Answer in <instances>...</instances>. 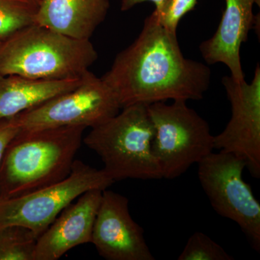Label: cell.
<instances>
[{
  "label": "cell",
  "mask_w": 260,
  "mask_h": 260,
  "mask_svg": "<svg viewBox=\"0 0 260 260\" xmlns=\"http://www.w3.org/2000/svg\"><path fill=\"white\" fill-rule=\"evenodd\" d=\"M102 78L122 109L168 100H201L209 88L211 70L184 57L177 32L162 27L152 13L138 37L116 56Z\"/></svg>",
  "instance_id": "1"
},
{
  "label": "cell",
  "mask_w": 260,
  "mask_h": 260,
  "mask_svg": "<svg viewBox=\"0 0 260 260\" xmlns=\"http://www.w3.org/2000/svg\"><path fill=\"white\" fill-rule=\"evenodd\" d=\"M85 129H20L7 147L0 166V200L28 194L68 177Z\"/></svg>",
  "instance_id": "2"
},
{
  "label": "cell",
  "mask_w": 260,
  "mask_h": 260,
  "mask_svg": "<svg viewBox=\"0 0 260 260\" xmlns=\"http://www.w3.org/2000/svg\"><path fill=\"white\" fill-rule=\"evenodd\" d=\"M97 58L90 40L73 39L34 24L3 41L0 75L34 80L78 79Z\"/></svg>",
  "instance_id": "3"
},
{
  "label": "cell",
  "mask_w": 260,
  "mask_h": 260,
  "mask_svg": "<svg viewBox=\"0 0 260 260\" xmlns=\"http://www.w3.org/2000/svg\"><path fill=\"white\" fill-rule=\"evenodd\" d=\"M154 134L148 105L133 104L91 128L83 142L100 157L103 169L114 182L153 180L162 179L152 148Z\"/></svg>",
  "instance_id": "4"
},
{
  "label": "cell",
  "mask_w": 260,
  "mask_h": 260,
  "mask_svg": "<svg viewBox=\"0 0 260 260\" xmlns=\"http://www.w3.org/2000/svg\"><path fill=\"white\" fill-rule=\"evenodd\" d=\"M148 109L155 132L152 148L162 178L179 177L213 153L209 124L186 101L153 103Z\"/></svg>",
  "instance_id": "5"
},
{
  "label": "cell",
  "mask_w": 260,
  "mask_h": 260,
  "mask_svg": "<svg viewBox=\"0 0 260 260\" xmlns=\"http://www.w3.org/2000/svg\"><path fill=\"white\" fill-rule=\"evenodd\" d=\"M114 181L104 169L75 160L65 179L16 198L0 200V228L21 225L41 235L85 191L105 190Z\"/></svg>",
  "instance_id": "6"
},
{
  "label": "cell",
  "mask_w": 260,
  "mask_h": 260,
  "mask_svg": "<svg viewBox=\"0 0 260 260\" xmlns=\"http://www.w3.org/2000/svg\"><path fill=\"white\" fill-rule=\"evenodd\" d=\"M198 179L211 206L232 220L260 251V204L243 179L246 168L242 158L227 152L211 153L198 162Z\"/></svg>",
  "instance_id": "7"
},
{
  "label": "cell",
  "mask_w": 260,
  "mask_h": 260,
  "mask_svg": "<svg viewBox=\"0 0 260 260\" xmlns=\"http://www.w3.org/2000/svg\"><path fill=\"white\" fill-rule=\"evenodd\" d=\"M115 93L90 71L75 88L15 116L21 129L82 126L93 128L120 112Z\"/></svg>",
  "instance_id": "8"
},
{
  "label": "cell",
  "mask_w": 260,
  "mask_h": 260,
  "mask_svg": "<svg viewBox=\"0 0 260 260\" xmlns=\"http://www.w3.org/2000/svg\"><path fill=\"white\" fill-rule=\"evenodd\" d=\"M222 84L232 106L225 129L214 136V149L242 158L253 177H260V67L250 83L225 76Z\"/></svg>",
  "instance_id": "9"
},
{
  "label": "cell",
  "mask_w": 260,
  "mask_h": 260,
  "mask_svg": "<svg viewBox=\"0 0 260 260\" xmlns=\"http://www.w3.org/2000/svg\"><path fill=\"white\" fill-rule=\"evenodd\" d=\"M91 243L107 260L155 259L143 228L130 215L129 200L107 189L102 192Z\"/></svg>",
  "instance_id": "10"
},
{
  "label": "cell",
  "mask_w": 260,
  "mask_h": 260,
  "mask_svg": "<svg viewBox=\"0 0 260 260\" xmlns=\"http://www.w3.org/2000/svg\"><path fill=\"white\" fill-rule=\"evenodd\" d=\"M102 190L92 189L61 212L38 239L34 260L60 259L70 249L91 243Z\"/></svg>",
  "instance_id": "11"
},
{
  "label": "cell",
  "mask_w": 260,
  "mask_h": 260,
  "mask_svg": "<svg viewBox=\"0 0 260 260\" xmlns=\"http://www.w3.org/2000/svg\"><path fill=\"white\" fill-rule=\"evenodd\" d=\"M256 0H225V8L216 31L200 45L208 64L223 63L238 82L245 80L241 62L240 49L256 19L253 8Z\"/></svg>",
  "instance_id": "12"
},
{
  "label": "cell",
  "mask_w": 260,
  "mask_h": 260,
  "mask_svg": "<svg viewBox=\"0 0 260 260\" xmlns=\"http://www.w3.org/2000/svg\"><path fill=\"white\" fill-rule=\"evenodd\" d=\"M109 8V0H41L36 24L73 39L90 40Z\"/></svg>",
  "instance_id": "13"
},
{
  "label": "cell",
  "mask_w": 260,
  "mask_h": 260,
  "mask_svg": "<svg viewBox=\"0 0 260 260\" xmlns=\"http://www.w3.org/2000/svg\"><path fill=\"white\" fill-rule=\"evenodd\" d=\"M83 77L73 80H43L0 75V119L14 117L75 88L81 83Z\"/></svg>",
  "instance_id": "14"
},
{
  "label": "cell",
  "mask_w": 260,
  "mask_h": 260,
  "mask_svg": "<svg viewBox=\"0 0 260 260\" xmlns=\"http://www.w3.org/2000/svg\"><path fill=\"white\" fill-rule=\"evenodd\" d=\"M41 0H0V40L36 24Z\"/></svg>",
  "instance_id": "15"
},
{
  "label": "cell",
  "mask_w": 260,
  "mask_h": 260,
  "mask_svg": "<svg viewBox=\"0 0 260 260\" xmlns=\"http://www.w3.org/2000/svg\"><path fill=\"white\" fill-rule=\"evenodd\" d=\"M39 236L28 228H0V260H34Z\"/></svg>",
  "instance_id": "16"
},
{
  "label": "cell",
  "mask_w": 260,
  "mask_h": 260,
  "mask_svg": "<svg viewBox=\"0 0 260 260\" xmlns=\"http://www.w3.org/2000/svg\"><path fill=\"white\" fill-rule=\"evenodd\" d=\"M178 260H234L218 243L202 232H195L188 239Z\"/></svg>",
  "instance_id": "17"
},
{
  "label": "cell",
  "mask_w": 260,
  "mask_h": 260,
  "mask_svg": "<svg viewBox=\"0 0 260 260\" xmlns=\"http://www.w3.org/2000/svg\"><path fill=\"white\" fill-rule=\"evenodd\" d=\"M198 0H164L153 12L159 23L169 31L177 32L183 17L194 10Z\"/></svg>",
  "instance_id": "18"
},
{
  "label": "cell",
  "mask_w": 260,
  "mask_h": 260,
  "mask_svg": "<svg viewBox=\"0 0 260 260\" xmlns=\"http://www.w3.org/2000/svg\"><path fill=\"white\" fill-rule=\"evenodd\" d=\"M20 129L15 116L0 119V166L7 147Z\"/></svg>",
  "instance_id": "19"
},
{
  "label": "cell",
  "mask_w": 260,
  "mask_h": 260,
  "mask_svg": "<svg viewBox=\"0 0 260 260\" xmlns=\"http://www.w3.org/2000/svg\"><path fill=\"white\" fill-rule=\"evenodd\" d=\"M164 0H122L121 1V10L122 11H126L132 9L135 5L140 4V3H145V2H150L155 5V8H158L161 5Z\"/></svg>",
  "instance_id": "20"
},
{
  "label": "cell",
  "mask_w": 260,
  "mask_h": 260,
  "mask_svg": "<svg viewBox=\"0 0 260 260\" xmlns=\"http://www.w3.org/2000/svg\"><path fill=\"white\" fill-rule=\"evenodd\" d=\"M2 44H3V41L0 40V48H1Z\"/></svg>",
  "instance_id": "21"
}]
</instances>
